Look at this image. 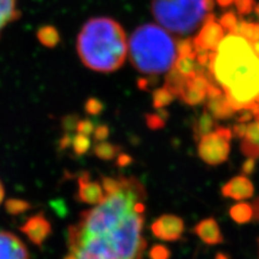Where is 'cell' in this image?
I'll list each match as a JSON object with an SVG mask.
<instances>
[{"label": "cell", "instance_id": "1", "mask_svg": "<svg viewBox=\"0 0 259 259\" xmlns=\"http://www.w3.org/2000/svg\"><path fill=\"white\" fill-rule=\"evenodd\" d=\"M236 111L252 110L259 93V58L252 45L239 35L224 37L210 53L209 69Z\"/></svg>", "mask_w": 259, "mask_h": 259}, {"label": "cell", "instance_id": "2", "mask_svg": "<svg viewBox=\"0 0 259 259\" xmlns=\"http://www.w3.org/2000/svg\"><path fill=\"white\" fill-rule=\"evenodd\" d=\"M77 50L88 68L100 72L116 71L126 59L125 31L115 20L91 19L79 32Z\"/></svg>", "mask_w": 259, "mask_h": 259}, {"label": "cell", "instance_id": "3", "mask_svg": "<svg viewBox=\"0 0 259 259\" xmlns=\"http://www.w3.org/2000/svg\"><path fill=\"white\" fill-rule=\"evenodd\" d=\"M130 61L146 75H160L172 69L177 59L176 44L168 32L156 24L137 27L128 41Z\"/></svg>", "mask_w": 259, "mask_h": 259}, {"label": "cell", "instance_id": "4", "mask_svg": "<svg viewBox=\"0 0 259 259\" xmlns=\"http://www.w3.org/2000/svg\"><path fill=\"white\" fill-rule=\"evenodd\" d=\"M151 12L160 25L176 35H187L205 18L203 0H151Z\"/></svg>", "mask_w": 259, "mask_h": 259}, {"label": "cell", "instance_id": "5", "mask_svg": "<svg viewBox=\"0 0 259 259\" xmlns=\"http://www.w3.org/2000/svg\"><path fill=\"white\" fill-rule=\"evenodd\" d=\"M232 131L228 127L217 126L213 132L198 142V155L208 165H220L228 159Z\"/></svg>", "mask_w": 259, "mask_h": 259}, {"label": "cell", "instance_id": "6", "mask_svg": "<svg viewBox=\"0 0 259 259\" xmlns=\"http://www.w3.org/2000/svg\"><path fill=\"white\" fill-rule=\"evenodd\" d=\"M224 37L225 30L223 26L216 22L215 15L209 13L204 18L203 26L200 29L198 36L193 39V42L194 46L216 52Z\"/></svg>", "mask_w": 259, "mask_h": 259}, {"label": "cell", "instance_id": "7", "mask_svg": "<svg viewBox=\"0 0 259 259\" xmlns=\"http://www.w3.org/2000/svg\"><path fill=\"white\" fill-rule=\"evenodd\" d=\"M185 231V223L176 215H161L152 223L151 232L161 241L175 242L181 240Z\"/></svg>", "mask_w": 259, "mask_h": 259}, {"label": "cell", "instance_id": "8", "mask_svg": "<svg viewBox=\"0 0 259 259\" xmlns=\"http://www.w3.org/2000/svg\"><path fill=\"white\" fill-rule=\"evenodd\" d=\"M208 72L205 75L196 74L191 77H187L180 100L189 106H197V105L203 103L207 97V89L209 85Z\"/></svg>", "mask_w": 259, "mask_h": 259}, {"label": "cell", "instance_id": "9", "mask_svg": "<svg viewBox=\"0 0 259 259\" xmlns=\"http://www.w3.org/2000/svg\"><path fill=\"white\" fill-rule=\"evenodd\" d=\"M20 230L25 234L32 244L41 246L52 233V226L45 214L41 212L29 217L20 227Z\"/></svg>", "mask_w": 259, "mask_h": 259}, {"label": "cell", "instance_id": "10", "mask_svg": "<svg viewBox=\"0 0 259 259\" xmlns=\"http://www.w3.org/2000/svg\"><path fill=\"white\" fill-rule=\"evenodd\" d=\"M105 193L102 184L96 181H92L91 176L88 172L81 173L78 177V191L76 199L79 202L89 204L97 205L104 200Z\"/></svg>", "mask_w": 259, "mask_h": 259}, {"label": "cell", "instance_id": "11", "mask_svg": "<svg viewBox=\"0 0 259 259\" xmlns=\"http://www.w3.org/2000/svg\"><path fill=\"white\" fill-rule=\"evenodd\" d=\"M0 259H29V253L19 237L0 230Z\"/></svg>", "mask_w": 259, "mask_h": 259}, {"label": "cell", "instance_id": "12", "mask_svg": "<svg viewBox=\"0 0 259 259\" xmlns=\"http://www.w3.org/2000/svg\"><path fill=\"white\" fill-rule=\"evenodd\" d=\"M193 233L207 245H217L224 241L222 231L214 218L201 221L193 228Z\"/></svg>", "mask_w": 259, "mask_h": 259}, {"label": "cell", "instance_id": "13", "mask_svg": "<svg viewBox=\"0 0 259 259\" xmlns=\"http://www.w3.org/2000/svg\"><path fill=\"white\" fill-rule=\"evenodd\" d=\"M222 192L227 198L243 200L252 197L254 188L252 183L246 177L237 176L224 186Z\"/></svg>", "mask_w": 259, "mask_h": 259}, {"label": "cell", "instance_id": "14", "mask_svg": "<svg viewBox=\"0 0 259 259\" xmlns=\"http://www.w3.org/2000/svg\"><path fill=\"white\" fill-rule=\"evenodd\" d=\"M205 110L216 120L228 119L236 113L225 93L216 97H207L205 100Z\"/></svg>", "mask_w": 259, "mask_h": 259}, {"label": "cell", "instance_id": "15", "mask_svg": "<svg viewBox=\"0 0 259 259\" xmlns=\"http://www.w3.org/2000/svg\"><path fill=\"white\" fill-rule=\"evenodd\" d=\"M20 16L18 0H0V35L8 25L19 20Z\"/></svg>", "mask_w": 259, "mask_h": 259}, {"label": "cell", "instance_id": "16", "mask_svg": "<svg viewBox=\"0 0 259 259\" xmlns=\"http://www.w3.org/2000/svg\"><path fill=\"white\" fill-rule=\"evenodd\" d=\"M217 127L216 119L207 112L205 109L203 113L194 121L193 123V137L196 141H199L202 137L213 132L214 130Z\"/></svg>", "mask_w": 259, "mask_h": 259}, {"label": "cell", "instance_id": "17", "mask_svg": "<svg viewBox=\"0 0 259 259\" xmlns=\"http://www.w3.org/2000/svg\"><path fill=\"white\" fill-rule=\"evenodd\" d=\"M199 64L197 62L196 53L190 55L177 56L174 63V68L185 77H191L197 74Z\"/></svg>", "mask_w": 259, "mask_h": 259}, {"label": "cell", "instance_id": "18", "mask_svg": "<svg viewBox=\"0 0 259 259\" xmlns=\"http://www.w3.org/2000/svg\"><path fill=\"white\" fill-rule=\"evenodd\" d=\"M186 80H187V77L180 74V72L173 67L172 69H169L167 71L164 87L169 92L173 93L175 97H178V99H180V96L184 90V87L186 84Z\"/></svg>", "mask_w": 259, "mask_h": 259}, {"label": "cell", "instance_id": "19", "mask_svg": "<svg viewBox=\"0 0 259 259\" xmlns=\"http://www.w3.org/2000/svg\"><path fill=\"white\" fill-rule=\"evenodd\" d=\"M231 34L239 35L246 39L249 44H253L259 40V23L240 21Z\"/></svg>", "mask_w": 259, "mask_h": 259}, {"label": "cell", "instance_id": "20", "mask_svg": "<svg viewBox=\"0 0 259 259\" xmlns=\"http://www.w3.org/2000/svg\"><path fill=\"white\" fill-rule=\"evenodd\" d=\"M37 38L40 44L47 48H55L61 41L59 30L51 25L40 27L37 31Z\"/></svg>", "mask_w": 259, "mask_h": 259}, {"label": "cell", "instance_id": "21", "mask_svg": "<svg viewBox=\"0 0 259 259\" xmlns=\"http://www.w3.org/2000/svg\"><path fill=\"white\" fill-rule=\"evenodd\" d=\"M121 151L120 146L111 144L108 142H99L93 147L94 155L102 160H112L115 159Z\"/></svg>", "mask_w": 259, "mask_h": 259}, {"label": "cell", "instance_id": "22", "mask_svg": "<svg viewBox=\"0 0 259 259\" xmlns=\"http://www.w3.org/2000/svg\"><path fill=\"white\" fill-rule=\"evenodd\" d=\"M175 99V95L169 92L164 85L162 88L156 89V90L152 92V105L156 109L165 108L169 104L173 103Z\"/></svg>", "mask_w": 259, "mask_h": 259}, {"label": "cell", "instance_id": "23", "mask_svg": "<svg viewBox=\"0 0 259 259\" xmlns=\"http://www.w3.org/2000/svg\"><path fill=\"white\" fill-rule=\"evenodd\" d=\"M168 111L164 108L157 109L155 113H147L145 116L146 124L150 130H161L165 126V122L168 119Z\"/></svg>", "mask_w": 259, "mask_h": 259}, {"label": "cell", "instance_id": "24", "mask_svg": "<svg viewBox=\"0 0 259 259\" xmlns=\"http://www.w3.org/2000/svg\"><path fill=\"white\" fill-rule=\"evenodd\" d=\"M5 207L7 213H9L12 216H16L27 212L28 209L31 208V204L28 201L22 200V199H8L5 203Z\"/></svg>", "mask_w": 259, "mask_h": 259}, {"label": "cell", "instance_id": "25", "mask_svg": "<svg viewBox=\"0 0 259 259\" xmlns=\"http://www.w3.org/2000/svg\"><path fill=\"white\" fill-rule=\"evenodd\" d=\"M230 216L232 217V220L236 221L237 223H246L250 220V217H252V207L245 203L237 204L231 207Z\"/></svg>", "mask_w": 259, "mask_h": 259}, {"label": "cell", "instance_id": "26", "mask_svg": "<svg viewBox=\"0 0 259 259\" xmlns=\"http://www.w3.org/2000/svg\"><path fill=\"white\" fill-rule=\"evenodd\" d=\"M71 147L77 156H83L91 148V140L89 136L78 133L72 137Z\"/></svg>", "mask_w": 259, "mask_h": 259}, {"label": "cell", "instance_id": "27", "mask_svg": "<svg viewBox=\"0 0 259 259\" xmlns=\"http://www.w3.org/2000/svg\"><path fill=\"white\" fill-rule=\"evenodd\" d=\"M176 51H177V56L190 55V54L196 53V51H194L193 39L186 38V39L180 40L176 45Z\"/></svg>", "mask_w": 259, "mask_h": 259}, {"label": "cell", "instance_id": "28", "mask_svg": "<svg viewBox=\"0 0 259 259\" xmlns=\"http://www.w3.org/2000/svg\"><path fill=\"white\" fill-rule=\"evenodd\" d=\"M84 110L87 111V113L91 116H97L100 115L101 112H103L104 110V103L96 99V97H90L84 105Z\"/></svg>", "mask_w": 259, "mask_h": 259}, {"label": "cell", "instance_id": "29", "mask_svg": "<svg viewBox=\"0 0 259 259\" xmlns=\"http://www.w3.org/2000/svg\"><path fill=\"white\" fill-rule=\"evenodd\" d=\"M238 22L239 21H238L236 13L232 12V11H228V12H226L225 14H223L221 20H220V24L223 26V28L226 29V30H228L229 34H231V32L233 31L234 27L237 26Z\"/></svg>", "mask_w": 259, "mask_h": 259}, {"label": "cell", "instance_id": "30", "mask_svg": "<svg viewBox=\"0 0 259 259\" xmlns=\"http://www.w3.org/2000/svg\"><path fill=\"white\" fill-rule=\"evenodd\" d=\"M148 255L150 259H169L172 256V253L165 245L157 244L150 248Z\"/></svg>", "mask_w": 259, "mask_h": 259}, {"label": "cell", "instance_id": "31", "mask_svg": "<svg viewBox=\"0 0 259 259\" xmlns=\"http://www.w3.org/2000/svg\"><path fill=\"white\" fill-rule=\"evenodd\" d=\"M234 5H236L239 14L246 15L254 10L256 3L255 0H236Z\"/></svg>", "mask_w": 259, "mask_h": 259}, {"label": "cell", "instance_id": "32", "mask_svg": "<svg viewBox=\"0 0 259 259\" xmlns=\"http://www.w3.org/2000/svg\"><path fill=\"white\" fill-rule=\"evenodd\" d=\"M78 122L79 117L77 115H67L62 119V127L66 133H71L76 131Z\"/></svg>", "mask_w": 259, "mask_h": 259}, {"label": "cell", "instance_id": "33", "mask_svg": "<svg viewBox=\"0 0 259 259\" xmlns=\"http://www.w3.org/2000/svg\"><path fill=\"white\" fill-rule=\"evenodd\" d=\"M94 130H95V125L92 121L89 119H83V120H79L76 131L80 134L89 136L94 132Z\"/></svg>", "mask_w": 259, "mask_h": 259}, {"label": "cell", "instance_id": "34", "mask_svg": "<svg viewBox=\"0 0 259 259\" xmlns=\"http://www.w3.org/2000/svg\"><path fill=\"white\" fill-rule=\"evenodd\" d=\"M109 136V127L106 124H100L95 126V130L93 132V137L94 141L97 143L99 142H104L108 139Z\"/></svg>", "mask_w": 259, "mask_h": 259}, {"label": "cell", "instance_id": "35", "mask_svg": "<svg viewBox=\"0 0 259 259\" xmlns=\"http://www.w3.org/2000/svg\"><path fill=\"white\" fill-rule=\"evenodd\" d=\"M116 158H117L116 159V165L118 167H121V168L131 165L132 162H133V158L130 155H127V153L120 152Z\"/></svg>", "mask_w": 259, "mask_h": 259}, {"label": "cell", "instance_id": "36", "mask_svg": "<svg viewBox=\"0 0 259 259\" xmlns=\"http://www.w3.org/2000/svg\"><path fill=\"white\" fill-rule=\"evenodd\" d=\"M72 137L74 136L71 135V133H65L59 142V148L61 150H65V149L69 148L71 146V143H72Z\"/></svg>", "mask_w": 259, "mask_h": 259}, {"label": "cell", "instance_id": "37", "mask_svg": "<svg viewBox=\"0 0 259 259\" xmlns=\"http://www.w3.org/2000/svg\"><path fill=\"white\" fill-rule=\"evenodd\" d=\"M246 126L247 125L239 122L237 125H234L232 134H234L237 137H239V139H244L245 133H246Z\"/></svg>", "mask_w": 259, "mask_h": 259}, {"label": "cell", "instance_id": "38", "mask_svg": "<svg viewBox=\"0 0 259 259\" xmlns=\"http://www.w3.org/2000/svg\"><path fill=\"white\" fill-rule=\"evenodd\" d=\"M137 87H139L141 90L147 91L151 87V78H140L137 81Z\"/></svg>", "mask_w": 259, "mask_h": 259}, {"label": "cell", "instance_id": "39", "mask_svg": "<svg viewBox=\"0 0 259 259\" xmlns=\"http://www.w3.org/2000/svg\"><path fill=\"white\" fill-rule=\"evenodd\" d=\"M216 4V0H203V6H204V9L207 12H210L215 7Z\"/></svg>", "mask_w": 259, "mask_h": 259}, {"label": "cell", "instance_id": "40", "mask_svg": "<svg viewBox=\"0 0 259 259\" xmlns=\"http://www.w3.org/2000/svg\"><path fill=\"white\" fill-rule=\"evenodd\" d=\"M236 0H216V3L220 5L222 8H227L230 7L232 4H234Z\"/></svg>", "mask_w": 259, "mask_h": 259}, {"label": "cell", "instance_id": "41", "mask_svg": "<svg viewBox=\"0 0 259 259\" xmlns=\"http://www.w3.org/2000/svg\"><path fill=\"white\" fill-rule=\"evenodd\" d=\"M4 198H5V188H4V185H3L2 181H0V204L3 203Z\"/></svg>", "mask_w": 259, "mask_h": 259}, {"label": "cell", "instance_id": "42", "mask_svg": "<svg viewBox=\"0 0 259 259\" xmlns=\"http://www.w3.org/2000/svg\"><path fill=\"white\" fill-rule=\"evenodd\" d=\"M250 45H252V48H253L254 52L256 53V55L259 58V40H257V41L250 44Z\"/></svg>", "mask_w": 259, "mask_h": 259}, {"label": "cell", "instance_id": "43", "mask_svg": "<svg viewBox=\"0 0 259 259\" xmlns=\"http://www.w3.org/2000/svg\"><path fill=\"white\" fill-rule=\"evenodd\" d=\"M63 259H77V257H76L74 254H72V253H69L68 255L65 256Z\"/></svg>", "mask_w": 259, "mask_h": 259}, {"label": "cell", "instance_id": "44", "mask_svg": "<svg viewBox=\"0 0 259 259\" xmlns=\"http://www.w3.org/2000/svg\"><path fill=\"white\" fill-rule=\"evenodd\" d=\"M254 11H255L256 15L258 16V18H259V4H257V5L255 6V8H254Z\"/></svg>", "mask_w": 259, "mask_h": 259}, {"label": "cell", "instance_id": "45", "mask_svg": "<svg viewBox=\"0 0 259 259\" xmlns=\"http://www.w3.org/2000/svg\"><path fill=\"white\" fill-rule=\"evenodd\" d=\"M216 259H228V258H227V256L224 255V254H218L216 256Z\"/></svg>", "mask_w": 259, "mask_h": 259}, {"label": "cell", "instance_id": "46", "mask_svg": "<svg viewBox=\"0 0 259 259\" xmlns=\"http://www.w3.org/2000/svg\"><path fill=\"white\" fill-rule=\"evenodd\" d=\"M255 102L259 104V93H258V94H257V96H256V99H255Z\"/></svg>", "mask_w": 259, "mask_h": 259}]
</instances>
